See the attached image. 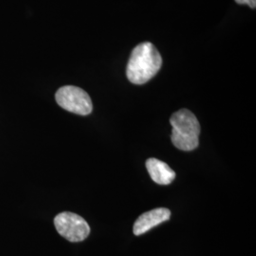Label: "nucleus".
<instances>
[{"label":"nucleus","mask_w":256,"mask_h":256,"mask_svg":"<svg viewBox=\"0 0 256 256\" xmlns=\"http://www.w3.org/2000/svg\"><path fill=\"white\" fill-rule=\"evenodd\" d=\"M173 128L172 142L182 151H192L200 144V124L190 110H182L176 112L171 118Z\"/></svg>","instance_id":"obj_2"},{"label":"nucleus","mask_w":256,"mask_h":256,"mask_svg":"<svg viewBox=\"0 0 256 256\" xmlns=\"http://www.w3.org/2000/svg\"><path fill=\"white\" fill-rule=\"evenodd\" d=\"M236 2L239 5H245L247 4L252 9L256 8V0H236Z\"/></svg>","instance_id":"obj_7"},{"label":"nucleus","mask_w":256,"mask_h":256,"mask_svg":"<svg viewBox=\"0 0 256 256\" xmlns=\"http://www.w3.org/2000/svg\"><path fill=\"white\" fill-rule=\"evenodd\" d=\"M171 212L166 208H158L144 212L138 218L134 225V234L140 236L162 223L170 220Z\"/></svg>","instance_id":"obj_5"},{"label":"nucleus","mask_w":256,"mask_h":256,"mask_svg":"<svg viewBox=\"0 0 256 256\" xmlns=\"http://www.w3.org/2000/svg\"><path fill=\"white\" fill-rule=\"evenodd\" d=\"M146 168L153 182L160 185L171 184L176 176L169 165L156 158H149L146 162Z\"/></svg>","instance_id":"obj_6"},{"label":"nucleus","mask_w":256,"mask_h":256,"mask_svg":"<svg viewBox=\"0 0 256 256\" xmlns=\"http://www.w3.org/2000/svg\"><path fill=\"white\" fill-rule=\"evenodd\" d=\"M162 66V58L152 43L138 45L132 52L126 68L128 80L134 84H144L155 77Z\"/></svg>","instance_id":"obj_1"},{"label":"nucleus","mask_w":256,"mask_h":256,"mask_svg":"<svg viewBox=\"0 0 256 256\" xmlns=\"http://www.w3.org/2000/svg\"><path fill=\"white\" fill-rule=\"evenodd\" d=\"M57 232L70 242H82L88 238L90 227L80 216L74 212H61L54 220Z\"/></svg>","instance_id":"obj_4"},{"label":"nucleus","mask_w":256,"mask_h":256,"mask_svg":"<svg viewBox=\"0 0 256 256\" xmlns=\"http://www.w3.org/2000/svg\"><path fill=\"white\" fill-rule=\"evenodd\" d=\"M57 104L68 112L80 116H88L93 110L92 99L90 95L82 88L66 86L61 88L55 95Z\"/></svg>","instance_id":"obj_3"}]
</instances>
